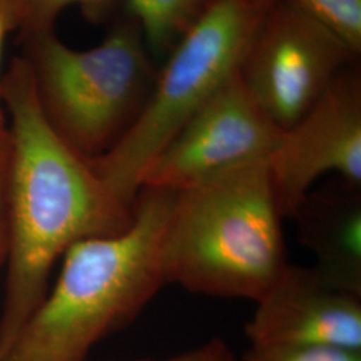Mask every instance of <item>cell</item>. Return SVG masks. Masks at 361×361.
<instances>
[{
	"instance_id": "18",
	"label": "cell",
	"mask_w": 361,
	"mask_h": 361,
	"mask_svg": "<svg viewBox=\"0 0 361 361\" xmlns=\"http://www.w3.org/2000/svg\"><path fill=\"white\" fill-rule=\"evenodd\" d=\"M3 130H6V128H4V129H0V133H1V131H3Z\"/></svg>"
},
{
	"instance_id": "2",
	"label": "cell",
	"mask_w": 361,
	"mask_h": 361,
	"mask_svg": "<svg viewBox=\"0 0 361 361\" xmlns=\"http://www.w3.org/2000/svg\"><path fill=\"white\" fill-rule=\"evenodd\" d=\"M173 201V192L142 188L125 231L71 246L56 284L0 361H86L129 325L165 285L161 246Z\"/></svg>"
},
{
	"instance_id": "15",
	"label": "cell",
	"mask_w": 361,
	"mask_h": 361,
	"mask_svg": "<svg viewBox=\"0 0 361 361\" xmlns=\"http://www.w3.org/2000/svg\"><path fill=\"white\" fill-rule=\"evenodd\" d=\"M11 143L8 129L0 133V267L8 253V217H7V180L10 168Z\"/></svg>"
},
{
	"instance_id": "8",
	"label": "cell",
	"mask_w": 361,
	"mask_h": 361,
	"mask_svg": "<svg viewBox=\"0 0 361 361\" xmlns=\"http://www.w3.org/2000/svg\"><path fill=\"white\" fill-rule=\"evenodd\" d=\"M273 195L283 219L326 173L361 188V71L352 63L296 125L281 133L268 159Z\"/></svg>"
},
{
	"instance_id": "9",
	"label": "cell",
	"mask_w": 361,
	"mask_h": 361,
	"mask_svg": "<svg viewBox=\"0 0 361 361\" xmlns=\"http://www.w3.org/2000/svg\"><path fill=\"white\" fill-rule=\"evenodd\" d=\"M245 335L255 345L361 350V296L329 284L313 267L288 264L256 301Z\"/></svg>"
},
{
	"instance_id": "4",
	"label": "cell",
	"mask_w": 361,
	"mask_h": 361,
	"mask_svg": "<svg viewBox=\"0 0 361 361\" xmlns=\"http://www.w3.org/2000/svg\"><path fill=\"white\" fill-rule=\"evenodd\" d=\"M22 42L44 116L87 159L107 153L123 137L154 89L158 68L128 15L90 50L66 46L55 31Z\"/></svg>"
},
{
	"instance_id": "17",
	"label": "cell",
	"mask_w": 361,
	"mask_h": 361,
	"mask_svg": "<svg viewBox=\"0 0 361 361\" xmlns=\"http://www.w3.org/2000/svg\"><path fill=\"white\" fill-rule=\"evenodd\" d=\"M19 28V13H18V1L16 0H0V58H1V49L6 35ZM1 80V77H0ZM6 128L4 121V111H3V102L0 97V129Z\"/></svg>"
},
{
	"instance_id": "6",
	"label": "cell",
	"mask_w": 361,
	"mask_h": 361,
	"mask_svg": "<svg viewBox=\"0 0 361 361\" xmlns=\"http://www.w3.org/2000/svg\"><path fill=\"white\" fill-rule=\"evenodd\" d=\"M359 54L284 0H267L238 75L280 130L290 129Z\"/></svg>"
},
{
	"instance_id": "1",
	"label": "cell",
	"mask_w": 361,
	"mask_h": 361,
	"mask_svg": "<svg viewBox=\"0 0 361 361\" xmlns=\"http://www.w3.org/2000/svg\"><path fill=\"white\" fill-rule=\"evenodd\" d=\"M0 97L11 116L1 356L49 293L56 259L79 241L125 231L133 209L110 192L90 161L50 125L25 58H16L1 77Z\"/></svg>"
},
{
	"instance_id": "3",
	"label": "cell",
	"mask_w": 361,
	"mask_h": 361,
	"mask_svg": "<svg viewBox=\"0 0 361 361\" xmlns=\"http://www.w3.org/2000/svg\"><path fill=\"white\" fill-rule=\"evenodd\" d=\"M283 219L268 161L174 193L161 246L165 284L256 302L288 265Z\"/></svg>"
},
{
	"instance_id": "11",
	"label": "cell",
	"mask_w": 361,
	"mask_h": 361,
	"mask_svg": "<svg viewBox=\"0 0 361 361\" xmlns=\"http://www.w3.org/2000/svg\"><path fill=\"white\" fill-rule=\"evenodd\" d=\"M217 0H125L126 15L142 31L149 51L168 56Z\"/></svg>"
},
{
	"instance_id": "7",
	"label": "cell",
	"mask_w": 361,
	"mask_h": 361,
	"mask_svg": "<svg viewBox=\"0 0 361 361\" xmlns=\"http://www.w3.org/2000/svg\"><path fill=\"white\" fill-rule=\"evenodd\" d=\"M281 133L237 73L155 157L143 176L141 189L177 193L228 170L268 161Z\"/></svg>"
},
{
	"instance_id": "16",
	"label": "cell",
	"mask_w": 361,
	"mask_h": 361,
	"mask_svg": "<svg viewBox=\"0 0 361 361\" xmlns=\"http://www.w3.org/2000/svg\"><path fill=\"white\" fill-rule=\"evenodd\" d=\"M129 361H235V357L229 344L221 337L216 336L197 348L182 352L180 355L171 356L165 360L142 359V360Z\"/></svg>"
},
{
	"instance_id": "12",
	"label": "cell",
	"mask_w": 361,
	"mask_h": 361,
	"mask_svg": "<svg viewBox=\"0 0 361 361\" xmlns=\"http://www.w3.org/2000/svg\"><path fill=\"white\" fill-rule=\"evenodd\" d=\"M20 39L54 31L59 13L71 4H78L91 23L110 19L125 0H16Z\"/></svg>"
},
{
	"instance_id": "13",
	"label": "cell",
	"mask_w": 361,
	"mask_h": 361,
	"mask_svg": "<svg viewBox=\"0 0 361 361\" xmlns=\"http://www.w3.org/2000/svg\"><path fill=\"white\" fill-rule=\"evenodd\" d=\"M297 11L341 39L352 51H361V0H284Z\"/></svg>"
},
{
	"instance_id": "14",
	"label": "cell",
	"mask_w": 361,
	"mask_h": 361,
	"mask_svg": "<svg viewBox=\"0 0 361 361\" xmlns=\"http://www.w3.org/2000/svg\"><path fill=\"white\" fill-rule=\"evenodd\" d=\"M241 361H361V350L325 345H255Z\"/></svg>"
},
{
	"instance_id": "10",
	"label": "cell",
	"mask_w": 361,
	"mask_h": 361,
	"mask_svg": "<svg viewBox=\"0 0 361 361\" xmlns=\"http://www.w3.org/2000/svg\"><path fill=\"white\" fill-rule=\"evenodd\" d=\"M292 219L313 269L336 288L361 296V190L345 180L310 190Z\"/></svg>"
},
{
	"instance_id": "5",
	"label": "cell",
	"mask_w": 361,
	"mask_h": 361,
	"mask_svg": "<svg viewBox=\"0 0 361 361\" xmlns=\"http://www.w3.org/2000/svg\"><path fill=\"white\" fill-rule=\"evenodd\" d=\"M267 0H217L169 52L141 114L104 155L89 159L133 209L143 176L183 125L238 73Z\"/></svg>"
}]
</instances>
